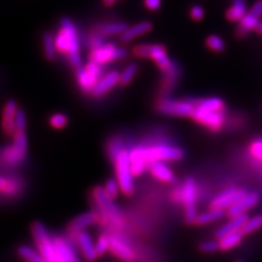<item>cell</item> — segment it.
<instances>
[{
    "label": "cell",
    "mask_w": 262,
    "mask_h": 262,
    "mask_svg": "<svg viewBox=\"0 0 262 262\" xmlns=\"http://www.w3.org/2000/svg\"><path fill=\"white\" fill-rule=\"evenodd\" d=\"M55 43L57 53L64 58L70 55L81 54L82 39L77 24L71 19L63 16L59 20L58 28L55 33Z\"/></svg>",
    "instance_id": "6da1fadb"
},
{
    "label": "cell",
    "mask_w": 262,
    "mask_h": 262,
    "mask_svg": "<svg viewBox=\"0 0 262 262\" xmlns=\"http://www.w3.org/2000/svg\"><path fill=\"white\" fill-rule=\"evenodd\" d=\"M133 55L139 59L153 60L162 73L168 71L175 64V61L168 57L166 47L162 44L136 45L133 48Z\"/></svg>",
    "instance_id": "7a4b0ae2"
},
{
    "label": "cell",
    "mask_w": 262,
    "mask_h": 262,
    "mask_svg": "<svg viewBox=\"0 0 262 262\" xmlns=\"http://www.w3.org/2000/svg\"><path fill=\"white\" fill-rule=\"evenodd\" d=\"M75 72V80L79 91L84 95H91L97 82L105 75L106 66L88 61L86 64Z\"/></svg>",
    "instance_id": "3957f363"
},
{
    "label": "cell",
    "mask_w": 262,
    "mask_h": 262,
    "mask_svg": "<svg viewBox=\"0 0 262 262\" xmlns=\"http://www.w3.org/2000/svg\"><path fill=\"white\" fill-rule=\"evenodd\" d=\"M112 160L115 164L116 179L120 186V190L125 194H133L135 190V184L129 152L124 147L115 157H113Z\"/></svg>",
    "instance_id": "277c9868"
},
{
    "label": "cell",
    "mask_w": 262,
    "mask_h": 262,
    "mask_svg": "<svg viewBox=\"0 0 262 262\" xmlns=\"http://www.w3.org/2000/svg\"><path fill=\"white\" fill-rule=\"evenodd\" d=\"M198 100H174L170 97H161L155 104V108L163 115L175 117H191Z\"/></svg>",
    "instance_id": "5b68a950"
},
{
    "label": "cell",
    "mask_w": 262,
    "mask_h": 262,
    "mask_svg": "<svg viewBox=\"0 0 262 262\" xmlns=\"http://www.w3.org/2000/svg\"><path fill=\"white\" fill-rule=\"evenodd\" d=\"M129 56V52L125 47L114 43H106L102 47L89 53V61L106 66L111 62L125 60Z\"/></svg>",
    "instance_id": "8992f818"
},
{
    "label": "cell",
    "mask_w": 262,
    "mask_h": 262,
    "mask_svg": "<svg viewBox=\"0 0 262 262\" xmlns=\"http://www.w3.org/2000/svg\"><path fill=\"white\" fill-rule=\"evenodd\" d=\"M32 235L37 246V251L42 255L47 262H55L56 247L55 239L52 238L45 225L35 222L32 225Z\"/></svg>",
    "instance_id": "52a82bcc"
},
{
    "label": "cell",
    "mask_w": 262,
    "mask_h": 262,
    "mask_svg": "<svg viewBox=\"0 0 262 262\" xmlns=\"http://www.w3.org/2000/svg\"><path fill=\"white\" fill-rule=\"evenodd\" d=\"M144 157L147 163L152 162H174L182 160L184 151L178 146L168 144H157L143 146Z\"/></svg>",
    "instance_id": "ba28073f"
},
{
    "label": "cell",
    "mask_w": 262,
    "mask_h": 262,
    "mask_svg": "<svg viewBox=\"0 0 262 262\" xmlns=\"http://www.w3.org/2000/svg\"><path fill=\"white\" fill-rule=\"evenodd\" d=\"M182 196L185 206V217L186 222L192 224L195 223V220L198 214H196L195 208V200H196V188L195 182L191 177H188L183 186Z\"/></svg>",
    "instance_id": "9c48e42d"
},
{
    "label": "cell",
    "mask_w": 262,
    "mask_h": 262,
    "mask_svg": "<svg viewBox=\"0 0 262 262\" xmlns=\"http://www.w3.org/2000/svg\"><path fill=\"white\" fill-rule=\"evenodd\" d=\"M191 118L194 121L199 122V124L206 126L207 128L213 131H217L219 129L222 128L224 124L225 115H224V111L210 112V111L200 108L199 106H195V110L191 115Z\"/></svg>",
    "instance_id": "30bf717a"
},
{
    "label": "cell",
    "mask_w": 262,
    "mask_h": 262,
    "mask_svg": "<svg viewBox=\"0 0 262 262\" xmlns=\"http://www.w3.org/2000/svg\"><path fill=\"white\" fill-rule=\"evenodd\" d=\"M248 192L244 189H238L236 187H229L222 193L215 196L211 203V209L225 210L232 208L237 202H239Z\"/></svg>",
    "instance_id": "8fae6325"
},
{
    "label": "cell",
    "mask_w": 262,
    "mask_h": 262,
    "mask_svg": "<svg viewBox=\"0 0 262 262\" xmlns=\"http://www.w3.org/2000/svg\"><path fill=\"white\" fill-rule=\"evenodd\" d=\"M120 80V72L117 70H108L105 75L97 82L94 90L91 93L92 98L98 100V98H103L107 94H110L113 90L119 85Z\"/></svg>",
    "instance_id": "7c38bea8"
},
{
    "label": "cell",
    "mask_w": 262,
    "mask_h": 262,
    "mask_svg": "<svg viewBox=\"0 0 262 262\" xmlns=\"http://www.w3.org/2000/svg\"><path fill=\"white\" fill-rule=\"evenodd\" d=\"M94 195V200L97 204V207L100 208V210L106 214V216H108L111 220H115L119 222L120 221V212L118 208L115 206V203L113 202V199L108 194L105 192L104 188L102 187H97L94 189L93 192Z\"/></svg>",
    "instance_id": "4fadbf2b"
},
{
    "label": "cell",
    "mask_w": 262,
    "mask_h": 262,
    "mask_svg": "<svg viewBox=\"0 0 262 262\" xmlns=\"http://www.w3.org/2000/svg\"><path fill=\"white\" fill-rule=\"evenodd\" d=\"M129 26L120 20H102L96 22L93 27H91L92 30L97 32L98 34H101L103 37H113V36H118L124 33Z\"/></svg>",
    "instance_id": "5bb4252c"
},
{
    "label": "cell",
    "mask_w": 262,
    "mask_h": 262,
    "mask_svg": "<svg viewBox=\"0 0 262 262\" xmlns=\"http://www.w3.org/2000/svg\"><path fill=\"white\" fill-rule=\"evenodd\" d=\"M19 110L18 103L14 100H8L4 106L2 127L7 136L13 137L15 134V116Z\"/></svg>",
    "instance_id": "9a60e30c"
},
{
    "label": "cell",
    "mask_w": 262,
    "mask_h": 262,
    "mask_svg": "<svg viewBox=\"0 0 262 262\" xmlns=\"http://www.w3.org/2000/svg\"><path fill=\"white\" fill-rule=\"evenodd\" d=\"M152 29L153 24L150 21L138 22L134 24V26L127 28V30L120 35L119 42L121 44H129L133 40L147 34V33L152 31Z\"/></svg>",
    "instance_id": "2e32d148"
},
{
    "label": "cell",
    "mask_w": 262,
    "mask_h": 262,
    "mask_svg": "<svg viewBox=\"0 0 262 262\" xmlns=\"http://www.w3.org/2000/svg\"><path fill=\"white\" fill-rule=\"evenodd\" d=\"M259 202V194L257 192H248L244 198L237 202L235 206L227 210V215L229 217H235L242 214H246L248 210L256 207Z\"/></svg>",
    "instance_id": "e0dca14e"
},
{
    "label": "cell",
    "mask_w": 262,
    "mask_h": 262,
    "mask_svg": "<svg viewBox=\"0 0 262 262\" xmlns=\"http://www.w3.org/2000/svg\"><path fill=\"white\" fill-rule=\"evenodd\" d=\"M56 260L55 262H79L78 256L72 246L63 238H55Z\"/></svg>",
    "instance_id": "ac0fdd59"
},
{
    "label": "cell",
    "mask_w": 262,
    "mask_h": 262,
    "mask_svg": "<svg viewBox=\"0 0 262 262\" xmlns=\"http://www.w3.org/2000/svg\"><path fill=\"white\" fill-rule=\"evenodd\" d=\"M110 251L124 262H134L135 253L127 244H125L117 237L110 238Z\"/></svg>",
    "instance_id": "d6986e66"
},
{
    "label": "cell",
    "mask_w": 262,
    "mask_h": 262,
    "mask_svg": "<svg viewBox=\"0 0 262 262\" xmlns=\"http://www.w3.org/2000/svg\"><path fill=\"white\" fill-rule=\"evenodd\" d=\"M78 244L80 246L82 255H83L85 260L94 261L98 257L96 253L95 244L89 233H86V232L79 233L78 234Z\"/></svg>",
    "instance_id": "ffe728a7"
},
{
    "label": "cell",
    "mask_w": 262,
    "mask_h": 262,
    "mask_svg": "<svg viewBox=\"0 0 262 262\" xmlns=\"http://www.w3.org/2000/svg\"><path fill=\"white\" fill-rule=\"evenodd\" d=\"M149 168L150 173L159 180L163 183H173L175 180V176L173 170H171L165 162H152L149 164Z\"/></svg>",
    "instance_id": "44dd1931"
},
{
    "label": "cell",
    "mask_w": 262,
    "mask_h": 262,
    "mask_svg": "<svg viewBox=\"0 0 262 262\" xmlns=\"http://www.w3.org/2000/svg\"><path fill=\"white\" fill-rule=\"evenodd\" d=\"M248 219L249 217L247 214H242L238 216L231 217V220H229L226 224H224L222 227L219 228V231L215 233V236L221 239L229 234L242 231L244 224Z\"/></svg>",
    "instance_id": "7402d4cb"
},
{
    "label": "cell",
    "mask_w": 262,
    "mask_h": 262,
    "mask_svg": "<svg viewBox=\"0 0 262 262\" xmlns=\"http://www.w3.org/2000/svg\"><path fill=\"white\" fill-rule=\"evenodd\" d=\"M43 55L47 61H55L57 58V49L55 43V35L52 31H45L42 35Z\"/></svg>",
    "instance_id": "603a6c76"
},
{
    "label": "cell",
    "mask_w": 262,
    "mask_h": 262,
    "mask_svg": "<svg viewBox=\"0 0 262 262\" xmlns=\"http://www.w3.org/2000/svg\"><path fill=\"white\" fill-rule=\"evenodd\" d=\"M97 222V215L93 212H88L83 213V214L79 215L77 219L72 221V223L70 224L71 231L76 232V233H81L84 232V229L89 226H92Z\"/></svg>",
    "instance_id": "cb8c5ba5"
},
{
    "label": "cell",
    "mask_w": 262,
    "mask_h": 262,
    "mask_svg": "<svg viewBox=\"0 0 262 262\" xmlns=\"http://www.w3.org/2000/svg\"><path fill=\"white\" fill-rule=\"evenodd\" d=\"M259 19L260 18H258V16H256L255 14H252L251 12H248L239 21V27H238V29H237V33H238V35L244 36L247 34V33L251 32L252 30H257L259 24H260Z\"/></svg>",
    "instance_id": "d4e9b609"
},
{
    "label": "cell",
    "mask_w": 262,
    "mask_h": 262,
    "mask_svg": "<svg viewBox=\"0 0 262 262\" xmlns=\"http://www.w3.org/2000/svg\"><path fill=\"white\" fill-rule=\"evenodd\" d=\"M247 6L245 0H233L232 6L226 12V16L229 21H241L247 14Z\"/></svg>",
    "instance_id": "484cf974"
},
{
    "label": "cell",
    "mask_w": 262,
    "mask_h": 262,
    "mask_svg": "<svg viewBox=\"0 0 262 262\" xmlns=\"http://www.w3.org/2000/svg\"><path fill=\"white\" fill-rule=\"evenodd\" d=\"M227 214L225 210L221 209H211L208 212H203L201 214H198L195 220V224L198 225H207L213 222H216V221L223 219Z\"/></svg>",
    "instance_id": "4316f807"
},
{
    "label": "cell",
    "mask_w": 262,
    "mask_h": 262,
    "mask_svg": "<svg viewBox=\"0 0 262 262\" xmlns=\"http://www.w3.org/2000/svg\"><path fill=\"white\" fill-rule=\"evenodd\" d=\"M138 71H139V64L137 62H129L120 72L119 86L121 88L128 86L136 78Z\"/></svg>",
    "instance_id": "83f0119b"
},
{
    "label": "cell",
    "mask_w": 262,
    "mask_h": 262,
    "mask_svg": "<svg viewBox=\"0 0 262 262\" xmlns=\"http://www.w3.org/2000/svg\"><path fill=\"white\" fill-rule=\"evenodd\" d=\"M18 253L19 256L27 262H47L45 258L40 255L37 250L33 249L32 247L27 245L20 246L18 249Z\"/></svg>",
    "instance_id": "f1b7e54d"
},
{
    "label": "cell",
    "mask_w": 262,
    "mask_h": 262,
    "mask_svg": "<svg viewBox=\"0 0 262 262\" xmlns=\"http://www.w3.org/2000/svg\"><path fill=\"white\" fill-rule=\"evenodd\" d=\"M196 106L200 108L210 111V112H221L224 111V103L220 97H209L203 98V100H198Z\"/></svg>",
    "instance_id": "f546056e"
},
{
    "label": "cell",
    "mask_w": 262,
    "mask_h": 262,
    "mask_svg": "<svg viewBox=\"0 0 262 262\" xmlns=\"http://www.w3.org/2000/svg\"><path fill=\"white\" fill-rule=\"evenodd\" d=\"M26 157H27V154H23L22 152H20L13 144L6 147V150L4 151L5 161L7 163L11 164V165H16V164H20L21 162L24 161Z\"/></svg>",
    "instance_id": "4dcf8cb0"
},
{
    "label": "cell",
    "mask_w": 262,
    "mask_h": 262,
    "mask_svg": "<svg viewBox=\"0 0 262 262\" xmlns=\"http://www.w3.org/2000/svg\"><path fill=\"white\" fill-rule=\"evenodd\" d=\"M243 236H244V234L239 231V232H236L233 234H229V235L223 237V238H221L220 239L221 249L229 250L232 248H235L236 246H238L242 243Z\"/></svg>",
    "instance_id": "1f68e13d"
},
{
    "label": "cell",
    "mask_w": 262,
    "mask_h": 262,
    "mask_svg": "<svg viewBox=\"0 0 262 262\" xmlns=\"http://www.w3.org/2000/svg\"><path fill=\"white\" fill-rule=\"evenodd\" d=\"M262 227V214H257L253 217H249L246 223L244 224L243 228H242V233L244 235H249L253 232L258 231Z\"/></svg>",
    "instance_id": "d6a6232c"
},
{
    "label": "cell",
    "mask_w": 262,
    "mask_h": 262,
    "mask_svg": "<svg viewBox=\"0 0 262 262\" xmlns=\"http://www.w3.org/2000/svg\"><path fill=\"white\" fill-rule=\"evenodd\" d=\"M16 149L23 154H27L28 152V137L24 131H19L15 133L13 136V143Z\"/></svg>",
    "instance_id": "836d02e7"
},
{
    "label": "cell",
    "mask_w": 262,
    "mask_h": 262,
    "mask_svg": "<svg viewBox=\"0 0 262 262\" xmlns=\"http://www.w3.org/2000/svg\"><path fill=\"white\" fill-rule=\"evenodd\" d=\"M49 125H51L55 129H62L68 124V117L67 115L63 113H56L53 114L51 117H49Z\"/></svg>",
    "instance_id": "e575fe53"
},
{
    "label": "cell",
    "mask_w": 262,
    "mask_h": 262,
    "mask_svg": "<svg viewBox=\"0 0 262 262\" xmlns=\"http://www.w3.org/2000/svg\"><path fill=\"white\" fill-rule=\"evenodd\" d=\"M207 46L212 49V51L221 53L225 49V42L223 40L222 37H220L219 35H210L207 38Z\"/></svg>",
    "instance_id": "d590c367"
},
{
    "label": "cell",
    "mask_w": 262,
    "mask_h": 262,
    "mask_svg": "<svg viewBox=\"0 0 262 262\" xmlns=\"http://www.w3.org/2000/svg\"><path fill=\"white\" fill-rule=\"evenodd\" d=\"M104 190H105L106 193L108 194V196H111L113 200L116 198V196L119 193V191H120V186L117 182V179L116 178L108 179L107 182H106L105 186H104Z\"/></svg>",
    "instance_id": "8d00e7d4"
},
{
    "label": "cell",
    "mask_w": 262,
    "mask_h": 262,
    "mask_svg": "<svg viewBox=\"0 0 262 262\" xmlns=\"http://www.w3.org/2000/svg\"><path fill=\"white\" fill-rule=\"evenodd\" d=\"M27 125V114L23 110L20 108L15 116V133H19V131H24V133H26Z\"/></svg>",
    "instance_id": "74e56055"
},
{
    "label": "cell",
    "mask_w": 262,
    "mask_h": 262,
    "mask_svg": "<svg viewBox=\"0 0 262 262\" xmlns=\"http://www.w3.org/2000/svg\"><path fill=\"white\" fill-rule=\"evenodd\" d=\"M95 248H96L97 256H103L106 251L110 250V238L108 237H106L104 235L101 236L95 244Z\"/></svg>",
    "instance_id": "f35d334b"
},
{
    "label": "cell",
    "mask_w": 262,
    "mask_h": 262,
    "mask_svg": "<svg viewBox=\"0 0 262 262\" xmlns=\"http://www.w3.org/2000/svg\"><path fill=\"white\" fill-rule=\"evenodd\" d=\"M200 250L202 252H206V253H212V252H215L217 250L221 249V246H220V242L216 241H207V242H203L200 244Z\"/></svg>",
    "instance_id": "ab89813d"
},
{
    "label": "cell",
    "mask_w": 262,
    "mask_h": 262,
    "mask_svg": "<svg viewBox=\"0 0 262 262\" xmlns=\"http://www.w3.org/2000/svg\"><path fill=\"white\" fill-rule=\"evenodd\" d=\"M190 16L194 21H200L204 16V9L200 5H194L190 8Z\"/></svg>",
    "instance_id": "60d3db41"
},
{
    "label": "cell",
    "mask_w": 262,
    "mask_h": 262,
    "mask_svg": "<svg viewBox=\"0 0 262 262\" xmlns=\"http://www.w3.org/2000/svg\"><path fill=\"white\" fill-rule=\"evenodd\" d=\"M143 5L149 11H158L161 8L162 0H143Z\"/></svg>",
    "instance_id": "b9f144b4"
},
{
    "label": "cell",
    "mask_w": 262,
    "mask_h": 262,
    "mask_svg": "<svg viewBox=\"0 0 262 262\" xmlns=\"http://www.w3.org/2000/svg\"><path fill=\"white\" fill-rule=\"evenodd\" d=\"M251 151L257 158L262 159V140H258L256 142H253L251 145Z\"/></svg>",
    "instance_id": "7bdbcfd3"
},
{
    "label": "cell",
    "mask_w": 262,
    "mask_h": 262,
    "mask_svg": "<svg viewBox=\"0 0 262 262\" xmlns=\"http://www.w3.org/2000/svg\"><path fill=\"white\" fill-rule=\"evenodd\" d=\"M252 14H255L258 18L262 16V0H258V2L252 6V8L250 9V11Z\"/></svg>",
    "instance_id": "ee69618b"
},
{
    "label": "cell",
    "mask_w": 262,
    "mask_h": 262,
    "mask_svg": "<svg viewBox=\"0 0 262 262\" xmlns=\"http://www.w3.org/2000/svg\"><path fill=\"white\" fill-rule=\"evenodd\" d=\"M10 187H11V185H10L9 180L6 179L5 177L0 176V191H5V192L9 191Z\"/></svg>",
    "instance_id": "f6af8a7d"
},
{
    "label": "cell",
    "mask_w": 262,
    "mask_h": 262,
    "mask_svg": "<svg viewBox=\"0 0 262 262\" xmlns=\"http://www.w3.org/2000/svg\"><path fill=\"white\" fill-rule=\"evenodd\" d=\"M105 7H113L115 4L118 3L119 0H102Z\"/></svg>",
    "instance_id": "bcb514c9"
},
{
    "label": "cell",
    "mask_w": 262,
    "mask_h": 262,
    "mask_svg": "<svg viewBox=\"0 0 262 262\" xmlns=\"http://www.w3.org/2000/svg\"><path fill=\"white\" fill-rule=\"evenodd\" d=\"M257 30H258V31L261 33V34H262V23H260V24H259V27H258V29H257Z\"/></svg>",
    "instance_id": "7dc6e473"
},
{
    "label": "cell",
    "mask_w": 262,
    "mask_h": 262,
    "mask_svg": "<svg viewBox=\"0 0 262 262\" xmlns=\"http://www.w3.org/2000/svg\"><path fill=\"white\" fill-rule=\"evenodd\" d=\"M235 262H244V261H242V260H238V261H235Z\"/></svg>",
    "instance_id": "c3c4849f"
}]
</instances>
